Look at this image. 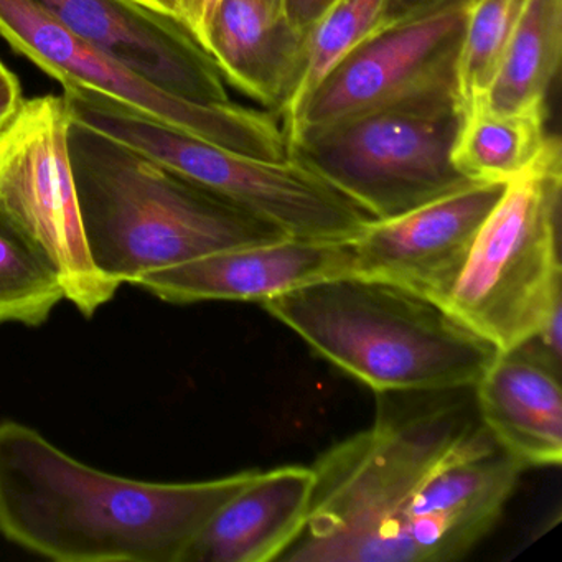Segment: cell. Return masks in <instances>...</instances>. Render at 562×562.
Returning a JSON list of instances; mask_svg holds the SVG:
<instances>
[{
  "label": "cell",
  "mask_w": 562,
  "mask_h": 562,
  "mask_svg": "<svg viewBox=\"0 0 562 562\" xmlns=\"http://www.w3.org/2000/svg\"><path fill=\"white\" fill-rule=\"evenodd\" d=\"M338 0H282L289 25L302 37H307L315 24L337 4Z\"/></svg>",
  "instance_id": "obj_24"
},
{
  "label": "cell",
  "mask_w": 562,
  "mask_h": 562,
  "mask_svg": "<svg viewBox=\"0 0 562 562\" xmlns=\"http://www.w3.org/2000/svg\"><path fill=\"white\" fill-rule=\"evenodd\" d=\"M552 139L546 106L498 113L476 100L462 106L452 164L470 182L508 183L528 172Z\"/></svg>",
  "instance_id": "obj_17"
},
{
  "label": "cell",
  "mask_w": 562,
  "mask_h": 562,
  "mask_svg": "<svg viewBox=\"0 0 562 562\" xmlns=\"http://www.w3.org/2000/svg\"><path fill=\"white\" fill-rule=\"evenodd\" d=\"M465 15L467 8H450L378 29L315 88L285 134L288 146L302 134L456 85Z\"/></svg>",
  "instance_id": "obj_10"
},
{
  "label": "cell",
  "mask_w": 562,
  "mask_h": 562,
  "mask_svg": "<svg viewBox=\"0 0 562 562\" xmlns=\"http://www.w3.org/2000/svg\"><path fill=\"white\" fill-rule=\"evenodd\" d=\"M561 57L562 0H526L498 74L480 101L498 113L544 108Z\"/></svg>",
  "instance_id": "obj_18"
},
{
  "label": "cell",
  "mask_w": 562,
  "mask_h": 562,
  "mask_svg": "<svg viewBox=\"0 0 562 562\" xmlns=\"http://www.w3.org/2000/svg\"><path fill=\"white\" fill-rule=\"evenodd\" d=\"M220 0H179V22L206 52L210 24Z\"/></svg>",
  "instance_id": "obj_23"
},
{
  "label": "cell",
  "mask_w": 562,
  "mask_h": 562,
  "mask_svg": "<svg viewBox=\"0 0 562 562\" xmlns=\"http://www.w3.org/2000/svg\"><path fill=\"white\" fill-rule=\"evenodd\" d=\"M64 97L24 100L0 131V210L54 262L65 297L85 317L111 301L120 282L98 271L88 251L68 149Z\"/></svg>",
  "instance_id": "obj_8"
},
{
  "label": "cell",
  "mask_w": 562,
  "mask_h": 562,
  "mask_svg": "<svg viewBox=\"0 0 562 562\" xmlns=\"http://www.w3.org/2000/svg\"><path fill=\"white\" fill-rule=\"evenodd\" d=\"M24 100L18 75L0 60V131L11 123Z\"/></svg>",
  "instance_id": "obj_25"
},
{
  "label": "cell",
  "mask_w": 562,
  "mask_h": 562,
  "mask_svg": "<svg viewBox=\"0 0 562 562\" xmlns=\"http://www.w3.org/2000/svg\"><path fill=\"white\" fill-rule=\"evenodd\" d=\"M561 192V144L554 137L528 172L506 183L447 301L499 351L515 350L562 311Z\"/></svg>",
  "instance_id": "obj_5"
},
{
  "label": "cell",
  "mask_w": 562,
  "mask_h": 562,
  "mask_svg": "<svg viewBox=\"0 0 562 562\" xmlns=\"http://www.w3.org/2000/svg\"><path fill=\"white\" fill-rule=\"evenodd\" d=\"M350 241V239H348ZM348 241L281 239L213 252L137 282L169 304L262 302L322 279L351 274Z\"/></svg>",
  "instance_id": "obj_13"
},
{
  "label": "cell",
  "mask_w": 562,
  "mask_h": 562,
  "mask_svg": "<svg viewBox=\"0 0 562 562\" xmlns=\"http://www.w3.org/2000/svg\"><path fill=\"white\" fill-rule=\"evenodd\" d=\"M71 34L160 90L200 104H228L215 61L176 19L136 0H35Z\"/></svg>",
  "instance_id": "obj_12"
},
{
  "label": "cell",
  "mask_w": 562,
  "mask_h": 562,
  "mask_svg": "<svg viewBox=\"0 0 562 562\" xmlns=\"http://www.w3.org/2000/svg\"><path fill=\"white\" fill-rule=\"evenodd\" d=\"M0 37L57 78L64 88L103 94L233 153L262 160L289 157L288 137L274 114L233 103L200 104L173 97L71 34L35 0H0Z\"/></svg>",
  "instance_id": "obj_9"
},
{
  "label": "cell",
  "mask_w": 562,
  "mask_h": 562,
  "mask_svg": "<svg viewBox=\"0 0 562 562\" xmlns=\"http://www.w3.org/2000/svg\"><path fill=\"white\" fill-rule=\"evenodd\" d=\"M506 183H472L419 209L373 220L353 239L351 274L394 282L447 304Z\"/></svg>",
  "instance_id": "obj_11"
},
{
  "label": "cell",
  "mask_w": 562,
  "mask_h": 562,
  "mask_svg": "<svg viewBox=\"0 0 562 562\" xmlns=\"http://www.w3.org/2000/svg\"><path fill=\"white\" fill-rule=\"evenodd\" d=\"M473 0H386L381 29L450 8H469Z\"/></svg>",
  "instance_id": "obj_22"
},
{
  "label": "cell",
  "mask_w": 562,
  "mask_h": 562,
  "mask_svg": "<svg viewBox=\"0 0 562 562\" xmlns=\"http://www.w3.org/2000/svg\"><path fill=\"white\" fill-rule=\"evenodd\" d=\"M259 470L203 482L126 479L78 462L41 432L0 423V535L58 562H180Z\"/></svg>",
  "instance_id": "obj_2"
},
{
  "label": "cell",
  "mask_w": 562,
  "mask_h": 562,
  "mask_svg": "<svg viewBox=\"0 0 562 562\" xmlns=\"http://www.w3.org/2000/svg\"><path fill=\"white\" fill-rule=\"evenodd\" d=\"M261 305L374 393L475 386L499 353L442 302L383 279H322Z\"/></svg>",
  "instance_id": "obj_4"
},
{
  "label": "cell",
  "mask_w": 562,
  "mask_h": 562,
  "mask_svg": "<svg viewBox=\"0 0 562 562\" xmlns=\"http://www.w3.org/2000/svg\"><path fill=\"white\" fill-rule=\"evenodd\" d=\"M526 0H473L456 64L460 106L485 97L498 74Z\"/></svg>",
  "instance_id": "obj_21"
},
{
  "label": "cell",
  "mask_w": 562,
  "mask_h": 562,
  "mask_svg": "<svg viewBox=\"0 0 562 562\" xmlns=\"http://www.w3.org/2000/svg\"><path fill=\"white\" fill-rule=\"evenodd\" d=\"M137 4L179 21V0H136Z\"/></svg>",
  "instance_id": "obj_26"
},
{
  "label": "cell",
  "mask_w": 562,
  "mask_h": 562,
  "mask_svg": "<svg viewBox=\"0 0 562 562\" xmlns=\"http://www.w3.org/2000/svg\"><path fill=\"white\" fill-rule=\"evenodd\" d=\"M304 41L289 25L282 0H220L206 54L225 83L279 116L294 87Z\"/></svg>",
  "instance_id": "obj_15"
},
{
  "label": "cell",
  "mask_w": 562,
  "mask_h": 562,
  "mask_svg": "<svg viewBox=\"0 0 562 562\" xmlns=\"http://www.w3.org/2000/svg\"><path fill=\"white\" fill-rule=\"evenodd\" d=\"M559 376L522 351H499L473 386L486 429L526 469L561 463Z\"/></svg>",
  "instance_id": "obj_16"
},
{
  "label": "cell",
  "mask_w": 562,
  "mask_h": 562,
  "mask_svg": "<svg viewBox=\"0 0 562 562\" xmlns=\"http://www.w3.org/2000/svg\"><path fill=\"white\" fill-rule=\"evenodd\" d=\"M67 301L47 255L0 210V325L41 327Z\"/></svg>",
  "instance_id": "obj_20"
},
{
  "label": "cell",
  "mask_w": 562,
  "mask_h": 562,
  "mask_svg": "<svg viewBox=\"0 0 562 562\" xmlns=\"http://www.w3.org/2000/svg\"><path fill=\"white\" fill-rule=\"evenodd\" d=\"M456 85L414 94L289 144V157L373 216L394 218L472 186L452 164Z\"/></svg>",
  "instance_id": "obj_7"
},
{
  "label": "cell",
  "mask_w": 562,
  "mask_h": 562,
  "mask_svg": "<svg viewBox=\"0 0 562 562\" xmlns=\"http://www.w3.org/2000/svg\"><path fill=\"white\" fill-rule=\"evenodd\" d=\"M312 469L304 528L278 561H456L495 528L526 467L467 386L376 393L373 424Z\"/></svg>",
  "instance_id": "obj_1"
},
{
  "label": "cell",
  "mask_w": 562,
  "mask_h": 562,
  "mask_svg": "<svg viewBox=\"0 0 562 562\" xmlns=\"http://www.w3.org/2000/svg\"><path fill=\"white\" fill-rule=\"evenodd\" d=\"M386 0H338L308 32L294 87L279 113L284 134L291 131L315 88L371 34L381 29Z\"/></svg>",
  "instance_id": "obj_19"
},
{
  "label": "cell",
  "mask_w": 562,
  "mask_h": 562,
  "mask_svg": "<svg viewBox=\"0 0 562 562\" xmlns=\"http://www.w3.org/2000/svg\"><path fill=\"white\" fill-rule=\"evenodd\" d=\"M64 98L74 120L218 193L289 238L348 241L374 220L294 157L262 160L233 153L85 88H64Z\"/></svg>",
  "instance_id": "obj_6"
},
{
  "label": "cell",
  "mask_w": 562,
  "mask_h": 562,
  "mask_svg": "<svg viewBox=\"0 0 562 562\" xmlns=\"http://www.w3.org/2000/svg\"><path fill=\"white\" fill-rule=\"evenodd\" d=\"M68 149L88 251L98 271L120 284L136 285L146 276L213 252L289 238L278 226L74 117Z\"/></svg>",
  "instance_id": "obj_3"
},
{
  "label": "cell",
  "mask_w": 562,
  "mask_h": 562,
  "mask_svg": "<svg viewBox=\"0 0 562 562\" xmlns=\"http://www.w3.org/2000/svg\"><path fill=\"white\" fill-rule=\"evenodd\" d=\"M314 483L312 467L259 470L210 518L180 562L278 561L304 528Z\"/></svg>",
  "instance_id": "obj_14"
}]
</instances>
